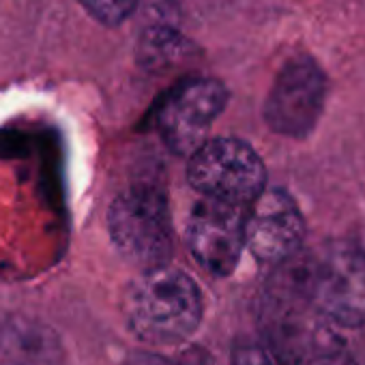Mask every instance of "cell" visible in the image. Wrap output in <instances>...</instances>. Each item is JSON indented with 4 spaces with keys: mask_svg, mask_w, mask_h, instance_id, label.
Returning a JSON list of instances; mask_svg holds the SVG:
<instances>
[{
    "mask_svg": "<svg viewBox=\"0 0 365 365\" xmlns=\"http://www.w3.org/2000/svg\"><path fill=\"white\" fill-rule=\"evenodd\" d=\"M123 314L129 331L153 346L190 339L205 316L198 284L172 264L142 271L125 290Z\"/></svg>",
    "mask_w": 365,
    "mask_h": 365,
    "instance_id": "1",
    "label": "cell"
},
{
    "mask_svg": "<svg viewBox=\"0 0 365 365\" xmlns=\"http://www.w3.org/2000/svg\"><path fill=\"white\" fill-rule=\"evenodd\" d=\"M108 230L118 254L142 271L170 264L174 252L170 205L155 182H138L112 200Z\"/></svg>",
    "mask_w": 365,
    "mask_h": 365,
    "instance_id": "2",
    "label": "cell"
},
{
    "mask_svg": "<svg viewBox=\"0 0 365 365\" xmlns=\"http://www.w3.org/2000/svg\"><path fill=\"white\" fill-rule=\"evenodd\" d=\"M187 180L202 198L245 209L269 187L262 157L239 138L207 140L187 161Z\"/></svg>",
    "mask_w": 365,
    "mask_h": 365,
    "instance_id": "3",
    "label": "cell"
},
{
    "mask_svg": "<svg viewBox=\"0 0 365 365\" xmlns=\"http://www.w3.org/2000/svg\"><path fill=\"white\" fill-rule=\"evenodd\" d=\"M226 106L228 88L224 82L209 76H192L176 82L161 99L155 129L170 153L190 159L209 140V131Z\"/></svg>",
    "mask_w": 365,
    "mask_h": 365,
    "instance_id": "4",
    "label": "cell"
},
{
    "mask_svg": "<svg viewBox=\"0 0 365 365\" xmlns=\"http://www.w3.org/2000/svg\"><path fill=\"white\" fill-rule=\"evenodd\" d=\"M329 80L324 69L307 54L288 58L269 88L262 116L269 129L290 140L307 138L327 103Z\"/></svg>",
    "mask_w": 365,
    "mask_h": 365,
    "instance_id": "5",
    "label": "cell"
},
{
    "mask_svg": "<svg viewBox=\"0 0 365 365\" xmlns=\"http://www.w3.org/2000/svg\"><path fill=\"white\" fill-rule=\"evenodd\" d=\"M309 292L316 309L333 324H365V250L354 243H329L309 256Z\"/></svg>",
    "mask_w": 365,
    "mask_h": 365,
    "instance_id": "6",
    "label": "cell"
},
{
    "mask_svg": "<svg viewBox=\"0 0 365 365\" xmlns=\"http://www.w3.org/2000/svg\"><path fill=\"white\" fill-rule=\"evenodd\" d=\"M245 207L222 200H198L187 217L185 243L198 267L213 277L235 273L245 245Z\"/></svg>",
    "mask_w": 365,
    "mask_h": 365,
    "instance_id": "7",
    "label": "cell"
},
{
    "mask_svg": "<svg viewBox=\"0 0 365 365\" xmlns=\"http://www.w3.org/2000/svg\"><path fill=\"white\" fill-rule=\"evenodd\" d=\"M307 226L297 200L282 187H267L245 215V245L252 256L271 267L294 258L305 243Z\"/></svg>",
    "mask_w": 365,
    "mask_h": 365,
    "instance_id": "8",
    "label": "cell"
},
{
    "mask_svg": "<svg viewBox=\"0 0 365 365\" xmlns=\"http://www.w3.org/2000/svg\"><path fill=\"white\" fill-rule=\"evenodd\" d=\"M0 365H63V344L39 320L0 316Z\"/></svg>",
    "mask_w": 365,
    "mask_h": 365,
    "instance_id": "9",
    "label": "cell"
},
{
    "mask_svg": "<svg viewBox=\"0 0 365 365\" xmlns=\"http://www.w3.org/2000/svg\"><path fill=\"white\" fill-rule=\"evenodd\" d=\"M192 43L165 24H155L146 29L138 41V58L146 69H163L165 65H176L190 56Z\"/></svg>",
    "mask_w": 365,
    "mask_h": 365,
    "instance_id": "10",
    "label": "cell"
},
{
    "mask_svg": "<svg viewBox=\"0 0 365 365\" xmlns=\"http://www.w3.org/2000/svg\"><path fill=\"white\" fill-rule=\"evenodd\" d=\"M91 18L106 26H118L131 18L138 0H78Z\"/></svg>",
    "mask_w": 365,
    "mask_h": 365,
    "instance_id": "11",
    "label": "cell"
},
{
    "mask_svg": "<svg viewBox=\"0 0 365 365\" xmlns=\"http://www.w3.org/2000/svg\"><path fill=\"white\" fill-rule=\"evenodd\" d=\"M230 361L232 365H279L271 350L256 341H237Z\"/></svg>",
    "mask_w": 365,
    "mask_h": 365,
    "instance_id": "12",
    "label": "cell"
},
{
    "mask_svg": "<svg viewBox=\"0 0 365 365\" xmlns=\"http://www.w3.org/2000/svg\"><path fill=\"white\" fill-rule=\"evenodd\" d=\"M301 365H356V361L344 350V344H341V346H333V348L314 352Z\"/></svg>",
    "mask_w": 365,
    "mask_h": 365,
    "instance_id": "13",
    "label": "cell"
},
{
    "mask_svg": "<svg viewBox=\"0 0 365 365\" xmlns=\"http://www.w3.org/2000/svg\"><path fill=\"white\" fill-rule=\"evenodd\" d=\"M125 365H178L174 363L172 359L168 356H161V354H153V352H135L131 354Z\"/></svg>",
    "mask_w": 365,
    "mask_h": 365,
    "instance_id": "14",
    "label": "cell"
}]
</instances>
